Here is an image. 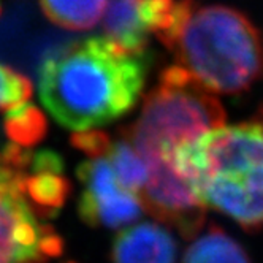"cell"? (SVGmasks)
<instances>
[{"label": "cell", "instance_id": "1", "mask_svg": "<svg viewBox=\"0 0 263 263\" xmlns=\"http://www.w3.org/2000/svg\"><path fill=\"white\" fill-rule=\"evenodd\" d=\"M149 65L147 52L134 54L106 36H90L43 62L40 100L59 125L87 132L115 122L135 108Z\"/></svg>", "mask_w": 263, "mask_h": 263}, {"label": "cell", "instance_id": "2", "mask_svg": "<svg viewBox=\"0 0 263 263\" xmlns=\"http://www.w3.org/2000/svg\"><path fill=\"white\" fill-rule=\"evenodd\" d=\"M173 168L204 206L244 230L263 232V108L184 143Z\"/></svg>", "mask_w": 263, "mask_h": 263}, {"label": "cell", "instance_id": "3", "mask_svg": "<svg viewBox=\"0 0 263 263\" xmlns=\"http://www.w3.org/2000/svg\"><path fill=\"white\" fill-rule=\"evenodd\" d=\"M225 109L216 96L179 65L165 68L147 93L140 116L121 128L147 168L143 187L149 195H168L185 184L175 172L178 149L203 134L225 125Z\"/></svg>", "mask_w": 263, "mask_h": 263}, {"label": "cell", "instance_id": "4", "mask_svg": "<svg viewBox=\"0 0 263 263\" xmlns=\"http://www.w3.org/2000/svg\"><path fill=\"white\" fill-rule=\"evenodd\" d=\"M165 48L206 89L239 93L263 71L260 33L249 17L227 5L191 0Z\"/></svg>", "mask_w": 263, "mask_h": 263}, {"label": "cell", "instance_id": "5", "mask_svg": "<svg viewBox=\"0 0 263 263\" xmlns=\"http://www.w3.org/2000/svg\"><path fill=\"white\" fill-rule=\"evenodd\" d=\"M32 154L17 144L0 151V263H46L64 251L62 236L24 192Z\"/></svg>", "mask_w": 263, "mask_h": 263}, {"label": "cell", "instance_id": "6", "mask_svg": "<svg viewBox=\"0 0 263 263\" xmlns=\"http://www.w3.org/2000/svg\"><path fill=\"white\" fill-rule=\"evenodd\" d=\"M81 184L78 214L90 229H124L140 219L143 204L118 179L105 157L81 162L77 168Z\"/></svg>", "mask_w": 263, "mask_h": 263}, {"label": "cell", "instance_id": "7", "mask_svg": "<svg viewBox=\"0 0 263 263\" xmlns=\"http://www.w3.org/2000/svg\"><path fill=\"white\" fill-rule=\"evenodd\" d=\"M70 181L64 176V160L54 151L32 154L24 178V192L32 208L42 219L58 216L70 195Z\"/></svg>", "mask_w": 263, "mask_h": 263}, {"label": "cell", "instance_id": "8", "mask_svg": "<svg viewBox=\"0 0 263 263\" xmlns=\"http://www.w3.org/2000/svg\"><path fill=\"white\" fill-rule=\"evenodd\" d=\"M178 244L159 223L143 222L121 230L111 244L112 263H176Z\"/></svg>", "mask_w": 263, "mask_h": 263}, {"label": "cell", "instance_id": "9", "mask_svg": "<svg viewBox=\"0 0 263 263\" xmlns=\"http://www.w3.org/2000/svg\"><path fill=\"white\" fill-rule=\"evenodd\" d=\"M103 30L106 39L121 48L146 54L151 33L143 20V0H108Z\"/></svg>", "mask_w": 263, "mask_h": 263}, {"label": "cell", "instance_id": "10", "mask_svg": "<svg viewBox=\"0 0 263 263\" xmlns=\"http://www.w3.org/2000/svg\"><path fill=\"white\" fill-rule=\"evenodd\" d=\"M182 263H252V260L236 239L213 223L185 249Z\"/></svg>", "mask_w": 263, "mask_h": 263}, {"label": "cell", "instance_id": "11", "mask_svg": "<svg viewBox=\"0 0 263 263\" xmlns=\"http://www.w3.org/2000/svg\"><path fill=\"white\" fill-rule=\"evenodd\" d=\"M48 20L67 30H89L96 27L108 0H39Z\"/></svg>", "mask_w": 263, "mask_h": 263}, {"label": "cell", "instance_id": "12", "mask_svg": "<svg viewBox=\"0 0 263 263\" xmlns=\"http://www.w3.org/2000/svg\"><path fill=\"white\" fill-rule=\"evenodd\" d=\"M105 159H108L118 179L125 189L135 195H140L147 181V168L134 146L125 138H119L116 141L112 140Z\"/></svg>", "mask_w": 263, "mask_h": 263}, {"label": "cell", "instance_id": "13", "mask_svg": "<svg viewBox=\"0 0 263 263\" xmlns=\"http://www.w3.org/2000/svg\"><path fill=\"white\" fill-rule=\"evenodd\" d=\"M48 132V122L43 112L30 105L24 103L7 112L5 118V134L21 147H30L40 143Z\"/></svg>", "mask_w": 263, "mask_h": 263}, {"label": "cell", "instance_id": "14", "mask_svg": "<svg viewBox=\"0 0 263 263\" xmlns=\"http://www.w3.org/2000/svg\"><path fill=\"white\" fill-rule=\"evenodd\" d=\"M32 83L26 74L0 64V111H11L29 102Z\"/></svg>", "mask_w": 263, "mask_h": 263}, {"label": "cell", "instance_id": "15", "mask_svg": "<svg viewBox=\"0 0 263 263\" xmlns=\"http://www.w3.org/2000/svg\"><path fill=\"white\" fill-rule=\"evenodd\" d=\"M71 146L78 151L84 153L89 159L93 157H105L108 149L112 143V138L100 130H87V132H77L71 135Z\"/></svg>", "mask_w": 263, "mask_h": 263}, {"label": "cell", "instance_id": "16", "mask_svg": "<svg viewBox=\"0 0 263 263\" xmlns=\"http://www.w3.org/2000/svg\"><path fill=\"white\" fill-rule=\"evenodd\" d=\"M0 10H2V7H0Z\"/></svg>", "mask_w": 263, "mask_h": 263}]
</instances>
